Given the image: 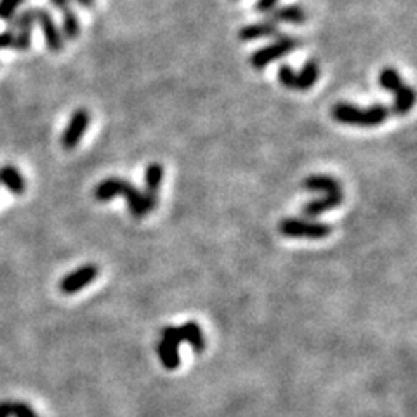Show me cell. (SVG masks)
Masks as SVG:
<instances>
[{
	"mask_svg": "<svg viewBox=\"0 0 417 417\" xmlns=\"http://www.w3.org/2000/svg\"><path fill=\"white\" fill-rule=\"evenodd\" d=\"M115 197H124L129 204L132 217L141 219L146 214L151 212L145 200V195L138 190L132 183L120 178H108L94 188V198L98 202H108Z\"/></svg>",
	"mask_w": 417,
	"mask_h": 417,
	"instance_id": "6da1fadb",
	"label": "cell"
},
{
	"mask_svg": "<svg viewBox=\"0 0 417 417\" xmlns=\"http://www.w3.org/2000/svg\"><path fill=\"white\" fill-rule=\"evenodd\" d=\"M302 188L312 191H323L322 198H316V200L308 202V204L302 207V214L306 217H316L320 214L327 212V210H332L342 204V190L341 184L335 178L326 174H316L309 176L302 181Z\"/></svg>",
	"mask_w": 417,
	"mask_h": 417,
	"instance_id": "7a4b0ae2",
	"label": "cell"
},
{
	"mask_svg": "<svg viewBox=\"0 0 417 417\" xmlns=\"http://www.w3.org/2000/svg\"><path fill=\"white\" fill-rule=\"evenodd\" d=\"M390 113L391 110L381 103L368 106V108H360V106L352 105V103H338L331 110L332 119L335 122L346 125H357V127H378V125L385 124Z\"/></svg>",
	"mask_w": 417,
	"mask_h": 417,
	"instance_id": "3957f363",
	"label": "cell"
},
{
	"mask_svg": "<svg viewBox=\"0 0 417 417\" xmlns=\"http://www.w3.org/2000/svg\"><path fill=\"white\" fill-rule=\"evenodd\" d=\"M278 231L283 237L289 238H309L322 240L331 235L332 228L327 223L312 219H297V217H286L278 223Z\"/></svg>",
	"mask_w": 417,
	"mask_h": 417,
	"instance_id": "277c9868",
	"label": "cell"
},
{
	"mask_svg": "<svg viewBox=\"0 0 417 417\" xmlns=\"http://www.w3.org/2000/svg\"><path fill=\"white\" fill-rule=\"evenodd\" d=\"M299 46H301V40L296 39V37L280 35L273 44L257 49L256 53L249 58V63L252 68L263 70L264 66L271 65L273 61L280 60V58L287 56L289 53L296 51Z\"/></svg>",
	"mask_w": 417,
	"mask_h": 417,
	"instance_id": "5b68a950",
	"label": "cell"
},
{
	"mask_svg": "<svg viewBox=\"0 0 417 417\" xmlns=\"http://www.w3.org/2000/svg\"><path fill=\"white\" fill-rule=\"evenodd\" d=\"M11 23V32L16 37V44H14V49L16 51H28L32 46V30L33 25H35V7L32 9H25L23 13L16 14Z\"/></svg>",
	"mask_w": 417,
	"mask_h": 417,
	"instance_id": "8992f818",
	"label": "cell"
},
{
	"mask_svg": "<svg viewBox=\"0 0 417 417\" xmlns=\"http://www.w3.org/2000/svg\"><path fill=\"white\" fill-rule=\"evenodd\" d=\"M91 124V115L86 108H79L73 112L72 119L66 125L65 132H63L61 145L65 150H73L80 143L82 136L87 132V127Z\"/></svg>",
	"mask_w": 417,
	"mask_h": 417,
	"instance_id": "52a82bcc",
	"label": "cell"
},
{
	"mask_svg": "<svg viewBox=\"0 0 417 417\" xmlns=\"http://www.w3.org/2000/svg\"><path fill=\"white\" fill-rule=\"evenodd\" d=\"M35 23H39L40 30L44 33L47 49L53 51V53H60L65 46V39H63V33L58 28L53 14L47 9H35Z\"/></svg>",
	"mask_w": 417,
	"mask_h": 417,
	"instance_id": "ba28073f",
	"label": "cell"
},
{
	"mask_svg": "<svg viewBox=\"0 0 417 417\" xmlns=\"http://www.w3.org/2000/svg\"><path fill=\"white\" fill-rule=\"evenodd\" d=\"M99 275V268L96 264H84V267L77 268L75 271L68 273L65 278L61 280L60 289L65 294H75L79 290H82L84 287H87L89 283L94 282Z\"/></svg>",
	"mask_w": 417,
	"mask_h": 417,
	"instance_id": "9c48e42d",
	"label": "cell"
},
{
	"mask_svg": "<svg viewBox=\"0 0 417 417\" xmlns=\"http://www.w3.org/2000/svg\"><path fill=\"white\" fill-rule=\"evenodd\" d=\"M162 178H164V167H162L158 162H151V164L146 167L145 174V200L148 204L150 210L157 207L158 202V190H160Z\"/></svg>",
	"mask_w": 417,
	"mask_h": 417,
	"instance_id": "30bf717a",
	"label": "cell"
},
{
	"mask_svg": "<svg viewBox=\"0 0 417 417\" xmlns=\"http://www.w3.org/2000/svg\"><path fill=\"white\" fill-rule=\"evenodd\" d=\"M280 35L278 27L273 21H261V23H252V25H245L238 30V39L242 42H250V40H257V39H267V37H276Z\"/></svg>",
	"mask_w": 417,
	"mask_h": 417,
	"instance_id": "8fae6325",
	"label": "cell"
},
{
	"mask_svg": "<svg viewBox=\"0 0 417 417\" xmlns=\"http://www.w3.org/2000/svg\"><path fill=\"white\" fill-rule=\"evenodd\" d=\"M269 21L273 23H304L306 21V11L302 9L301 6H296V4H290V6L278 7V9H273L271 13L268 14Z\"/></svg>",
	"mask_w": 417,
	"mask_h": 417,
	"instance_id": "7c38bea8",
	"label": "cell"
},
{
	"mask_svg": "<svg viewBox=\"0 0 417 417\" xmlns=\"http://www.w3.org/2000/svg\"><path fill=\"white\" fill-rule=\"evenodd\" d=\"M0 183L14 195H23L25 188H27L23 174L14 165H2L0 167Z\"/></svg>",
	"mask_w": 417,
	"mask_h": 417,
	"instance_id": "4fadbf2b",
	"label": "cell"
},
{
	"mask_svg": "<svg viewBox=\"0 0 417 417\" xmlns=\"http://www.w3.org/2000/svg\"><path fill=\"white\" fill-rule=\"evenodd\" d=\"M320 75L319 63L315 60H308L302 65V68L296 72V89L297 91H309L316 84Z\"/></svg>",
	"mask_w": 417,
	"mask_h": 417,
	"instance_id": "5bb4252c",
	"label": "cell"
},
{
	"mask_svg": "<svg viewBox=\"0 0 417 417\" xmlns=\"http://www.w3.org/2000/svg\"><path fill=\"white\" fill-rule=\"evenodd\" d=\"M179 331H181V335H183V342L186 341L195 353L204 352L205 339H204V334H202V328L197 322L190 320V322H186L184 326H181Z\"/></svg>",
	"mask_w": 417,
	"mask_h": 417,
	"instance_id": "9a60e30c",
	"label": "cell"
},
{
	"mask_svg": "<svg viewBox=\"0 0 417 417\" xmlns=\"http://www.w3.org/2000/svg\"><path fill=\"white\" fill-rule=\"evenodd\" d=\"M416 103V92L411 86H402L400 89L394 92V103H393V112L397 115H407L412 110Z\"/></svg>",
	"mask_w": 417,
	"mask_h": 417,
	"instance_id": "2e32d148",
	"label": "cell"
},
{
	"mask_svg": "<svg viewBox=\"0 0 417 417\" xmlns=\"http://www.w3.org/2000/svg\"><path fill=\"white\" fill-rule=\"evenodd\" d=\"M157 353H158V357H160L162 365H164L167 371H174V368L179 367L181 360H179L178 346L171 345V342H167L162 339V341L157 345Z\"/></svg>",
	"mask_w": 417,
	"mask_h": 417,
	"instance_id": "e0dca14e",
	"label": "cell"
},
{
	"mask_svg": "<svg viewBox=\"0 0 417 417\" xmlns=\"http://www.w3.org/2000/svg\"><path fill=\"white\" fill-rule=\"evenodd\" d=\"M63 13V27L60 28L63 33V39H77L80 33V21L77 18V14L73 13L72 7H66L61 11Z\"/></svg>",
	"mask_w": 417,
	"mask_h": 417,
	"instance_id": "ac0fdd59",
	"label": "cell"
},
{
	"mask_svg": "<svg viewBox=\"0 0 417 417\" xmlns=\"http://www.w3.org/2000/svg\"><path fill=\"white\" fill-rule=\"evenodd\" d=\"M379 84H381V87L385 91L397 92L404 86V80H402V75L398 73L397 68H393V66H385V68L381 70V73H379Z\"/></svg>",
	"mask_w": 417,
	"mask_h": 417,
	"instance_id": "d6986e66",
	"label": "cell"
},
{
	"mask_svg": "<svg viewBox=\"0 0 417 417\" xmlns=\"http://www.w3.org/2000/svg\"><path fill=\"white\" fill-rule=\"evenodd\" d=\"M276 77L286 89H296V72L290 65H280Z\"/></svg>",
	"mask_w": 417,
	"mask_h": 417,
	"instance_id": "ffe728a7",
	"label": "cell"
},
{
	"mask_svg": "<svg viewBox=\"0 0 417 417\" xmlns=\"http://www.w3.org/2000/svg\"><path fill=\"white\" fill-rule=\"evenodd\" d=\"M25 0H0V20L11 21Z\"/></svg>",
	"mask_w": 417,
	"mask_h": 417,
	"instance_id": "44dd1931",
	"label": "cell"
},
{
	"mask_svg": "<svg viewBox=\"0 0 417 417\" xmlns=\"http://www.w3.org/2000/svg\"><path fill=\"white\" fill-rule=\"evenodd\" d=\"M11 417H39V416H37V412L33 411L30 405L25 404V402H13Z\"/></svg>",
	"mask_w": 417,
	"mask_h": 417,
	"instance_id": "7402d4cb",
	"label": "cell"
},
{
	"mask_svg": "<svg viewBox=\"0 0 417 417\" xmlns=\"http://www.w3.org/2000/svg\"><path fill=\"white\" fill-rule=\"evenodd\" d=\"M162 339L167 342H171V345L178 346V348H179L181 342H183V335H181L179 327H171V326L162 328Z\"/></svg>",
	"mask_w": 417,
	"mask_h": 417,
	"instance_id": "603a6c76",
	"label": "cell"
},
{
	"mask_svg": "<svg viewBox=\"0 0 417 417\" xmlns=\"http://www.w3.org/2000/svg\"><path fill=\"white\" fill-rule=\"evenodd\" d=\"M280 0H257L256 2V11L261 14H269L273 9H276Z\"/></svg>",
	"mask_w": 417,
	"mask_h": 417,
	"instance_id": "cb8c5ba5",
	"label": "cell"
},
{
	"mask_svg": "<svg viewBox=\"0 0 417 417\" xmlns=\"http://www.w3.org/2000/svg\"><path fill=\"white\" fill-rule=\"evenodd\" d=\"M14 44H16V37L11 30L0 33V49H14Z\"/></svg>",
	"mask_w": 417,
	"mask_h": 417,
	"instance_id": "d4e9b609",
	"label": "cell"
},
{
	"mask_svg": "<svg viewBox=\"0 0 417 417\" xmlns=\"http://www.w3.org/2000/svg\"><path fill=\"white\" fill-rule=\"evenodd\" d=\"M11 409H13V402L11 400L0 402V417H11Z\"/></svg>",
	"mask_w": 417,
	"mask_h": 417,
	"instance_id": "484cf974",
	"label": "cell"
},
{
	"mask_svg": "<svg viewBox=\"0 0 417 417\" xmlns=\"http://www.w3.org/2000/svg\"><path fill=\"white\" fill-rule=\"evenodd\" d=\"M51 4H53L56 9H66V7H70V0H51Z\"/></svg>",
	"mask_w": 417,
	"mask_h": 417,
	"instance_id": "4316f807",
	"label": "cell"
},
{
	"mask_svg": "<svg viewBox=\"0 0 417 417\" xmlns=\"http://www.w3.org/2000/svg\"><path fill=\"white\" fill-rule=\"evenodd\" d=\"M77 2H79L80 6H84V7H91L92 4H94V0H77Z\"/></svg>",
	"mask_w": 417,
	"mask_h": 417,
	"instance_id": "83f0119b",
	"label": "cell"
}]
</instances>
